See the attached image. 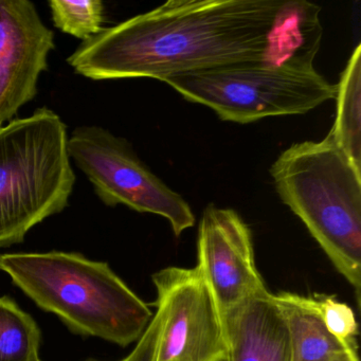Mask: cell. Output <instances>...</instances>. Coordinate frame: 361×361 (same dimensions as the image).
I'll return each instance as SVG.
<instances>
[{"label":"cell","mask_w":361,"mask_h":361,"mask_svg":"<svg viewBox=\"0 0 361 361\" xmlns=\"http://www.w3.org/2000/svg\"><path fill=\"white\" fill-rule=\"evenodd\" d=\"M321 8L284 0H171L84 41L67 59L94 80L147 79L253 63H310Z\"/></svg>","instance_id":"1"},{"label":"cell","mask_w":361,"mask_h":361,"mask_svg":"<svg viewBox=\"0 0 361 361\" xmlns=\"http://www.w3.org/2000/svg\"><path fill=\"white\" fill-rule=\"evenodd\" d=\"M0 270L41 310L84 337L126 348L138 341L153 317L109 264L80 253H4Z\"/></svg>","instance_id":"2"},{"label":"cell","mask_w":361,"mask_h":361,"mask_svg":"<svg viewBox=\"0 0 361 361\" xmlns=\"http://www.w3.org/2000/svg\"><path fill=\"white\" fill-rule=\"evenodd\" d=\"M282 202L303 221L336 269L361 290V170L327 135L280 154L270 168Z\"/></svg>","instance_id":"3"},{"label":"cell","mask_w":361,"mask_h":361,"mask_svg":"<svg viewBox=\"0 0 361 361\" xmlns=\"http://www.w3.org/2000/svg\"><path fill=\"white\" fill-rule=\"evenodd\" d=\"M66 124L48 107L0 126V248L68 207L75 174Z\"/></svg>","instance_id":"4"},{"label":"cell","mask_w":361,"mask_h":361,"mask_svg":"<svg viewBox=\"0 0 361 361\" xmlns=\"http://www.w3.org/2000/svg\"><path fill=\"white\" fill-rule=\"evenodd\" d=\"M164 82L185 100L212 109L223 121L240 124L302 115L337 94V85L310 63L234 65L181 73Z\"/></svg>","instance_id":"5"},{"label":"cell","mask_w":361,"mask_h":361,"mask_svg":"<svg viewBox=\"0 0 361 361\" xmlns=\"http://www.w3.org/2000/svg\"><path fill=\"white\" fill-rule=\"evenodd\" d=\"M156 312L124 361H226L221 312L197 267L153 274Z\"/></svg>","instance_id":"6"},{"label":"cell","mask_w":361,"mask_h":361,"mask_svg":"<svg viewBox=\"0 0 361 361\" xmlns=\"http://www.w3.org/2000/svg\"><path fill=\"white\" fill-rule=\"evenodd\" d=\"M68 154L106 206L123 204L137 212L159 215L169 221L176 236L195 225L188 202L139 159L126 139L101 126H79L68 137Z\"/></svg>","instance_id":"7"},{"label":"cell","mask_w":361,"mask_h":361,"mask_svg":"<svg viewBox=\"0 0 361 361\" xmlns=\"http://www.w3.org/2000/svg\"><path fill=\"white\" fill-rule=\"evenodd\" d=\"M197 269L221 312L267 290L255 265L252 235L236 211L209 204L197 235Z\"/></svg>","instance_id":"8"},{"label":"cell","mask_w":361,"mask_h":361,"mask_svg":"<svg viewBox=\"0 0 361 361\" xmlns=\"http://www.w3.org/2000/svg\"><path fill=\"white\" fill-rule=\"evenodd\" d=\"M54 33L29 0H0V126L37 94Z\"/></svg>","instance_id":"9"},{"label":"cell","mask_w":361,"mask_h":361,"mask_svg":"<svg viewBox=\"0 0 361 361\" xmlns=\"http://www.w3.org/2000/svg\"><path fill=\"white\" fill-rule=\"evenodd\" d=\"M226 361H293L286 320L265 290L221 312Z\"/></svg>","instance_id":"10"},{"label":"cell","mask_w":361,"mask_h":361,"mask_svg":"<svg viewBox=\"0 0 361 361\" xmlns=\"http://www.w3.org/2000/svg\"><path fill=\"white\" fill-rule=\"evenodd\" d=\"M274 297L286 320L293 361H331L346 353L358 354V346L346 344L329 333L310 297L291 293Z\"/></svg>","instance_id":"11"},{"label":"cell","mask_w":361,"mask_h":361,"mask_svg":"<svg viewBox=\"0 0 361 361\" xmlns=\"http://www.w3.org/2000/svg\"><path fill=\"white\" fill-rule=\"evenodd\" d=\"M337 115L329 133L361 170V45L353 51L337 85Z\"/></svg>","instance_id":"12"},{"label":"cell","mask_w":361,"mask_h":361,"mask_svg":"<svg viewBox=\"0 0 361 361\" xmlns=\"http://www.w3.org/2000/svg\"><path fill=\"white\" fill-rule=\"evenodd\" d=\"M42 331L13 299L0 297V361H41Z\"/></svg>","instance_id":"13"},{"label":"cell","mask_w":361,"mask_h":361,"mask_svg":"<svg viewBox=\"0 0 361 361\" xmlns=\"http://www.w3.org/2000/svg\"><path fill=\"white\" fill-rule=\"evenodd\" d=\"M54 26L66 35L87 41L101 32L104 23V5L100 0H50Z\"/></svg>","instance_id":"14"},{"label":"cell","mask_w":361,"mask_h":361,"mask_svg":"<svg viewBox=\"0 0 361 361\" xmlns=\"http://www.w3.org/2000/svg\"><path fill=\"white\" fill-rule=\"evenodd\" d=\"M310 299L331 335L346 344L358 346V323L354 310L348 304L329 295H316Z\"/></svg>","instance_id":"15"},{"label":"cell","mask_w":361,"mask_h":361,"mask_svg":"<svg viewBox=\"0 0 361 361\" xmlns=\"http://www.w3.org/2000/svg\"><path fill=\"white\" fill-rule=\"evenodd\" d=\"M331 361H359L358 354L346 353V354H342L340 356L336 357Z\"/></svg>","instance_id":"16"}]
</instances>
